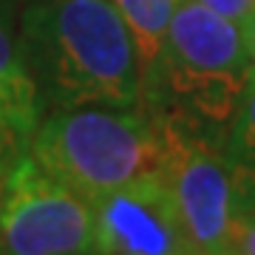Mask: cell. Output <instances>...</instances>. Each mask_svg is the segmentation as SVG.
Here are the masks:
<instances>
[{"label": "cell", "mask_w": 255, "mask_h": 255, "mask_svg": "<svg viewBox=\"0 0 255 255\" xmlns=\"http://www.w3.org/2000/svg\"><path fill=\"white\" fill-rule=\"evenodd\" d=\"M241 34H244V46H247V54H250L253 77H255V9L244 17V23H241Z\"/></svg>", "instance_id": "cell-13"}, {"label": "cell", "mask_w": 255, "mask_h": 255, "mask_svg": "<svg viewBox=\"0 0 255 255\" xmlns=\"http://www.w3.org/2000/svg\"><path fill=\"white\" fill-rule=\"evenodd\" d=\"M0 255H3V247H0Z\"/></svg>", "instance_id": "cell-15"}, {"label": "cell", "mask_w": 255, "mask_h": 255, "mask_svg": "<svg viewBox=\"0 0 255 255\" xmlns=\"http://www.w3.org/2000/svg\"><path fill=\"white\" fill-rule=\"evenodd\" d=\"M94 207V255H199L164 173H147Z\"/></svg>", "instance_id": "cell-6"}, {"label": "cell", "mask_w": 255, "mask_h": 255, "mask_svg": "<svg viewBox=\"0 0 255 255\" xmlns=\"http://www.w3.org/2000/svg\"><path fill=\"white\" fill-rule=\"evenodd\" d=\"M28 153V142L0 117V170H11Z\"/></svg>", "instance_id": "cell-10"}, {"label": "cell", "mask_w": 255, "mask_h": 255, "mask_svg": "<svg viewBox=\"0 0 255 255\" xmlns=\"http://www.w3.org/2000/svg\"><path fill=\"white\" fill-rule=\"evenodd\" d=\"M46 100L28 74L20 37L14 34L11 0H0V117L31 145L37 125L43 122Z\"/></svg>", "instance_id": "cell-7"}, {"label": "cell", "mask_w": 255, "mask_h": 255, "mask_svg": "<svg viewBox=\"0 0 255 255\" xmlns=\"http://www.w3.org/2000/svg\"><path fill=\"white\" fill-rule=\"evenodd\" d=\"M162 173L199 255H233V167L210 125L159 108Z\"/></svg>", "instance_id": "cell-4"}, {"label": "cell", "mask_w": 255, "mask_h": 255, "mask_svg": "<svg viewBox=\"0 0 255 255\" xmlns=\"http://www.w3.org/2000/svg\"><path fill=\"white\" fill-rule=\"evenodd\" d=\"M122 20L130 28L133 46H136L139 63V94L142 105H156V88H159V63H162L167 26L173 17L179 0H114Z\"/></svg>", "instance_id": "cell-8"}, {"label": "cell", "mask_w": 255, "mask_h": 255, "mask_svg": "<svg viewBox=\"0 0 255 255\" xmlns=\"http://www.w3.org/2000/svg\"><path fill=\"white\" fill-rule=\"evenodd\" d=\"M6 176H9V170H0V201H3V187H6Z\"/></svg>", "instance_id": "cell-14"}, {"label": "cell", "mask_w": 255, "mask_h": 255, "mask_svg": "<svg viewBox=\"0 0 255 255\" xmlns=\"http://www.w3.org/2000/svg\"><path fill=\"white\" fill-rule=\"evenodd\" d=\"M20 51L46 105L136 108L139 63L114 0H40L23 14Z\"/></svg>", "instance_id": "cell-1"}, {"label": "cell", "mask_w": 255, "mask_h": 255, "mask_svg": "<svg viewBox=\"0 0 255 255\" xmlns=\"http://www.w3.org/2000/svg\"><path fill=\"white\" fill-rule=\"evenodd\" d=\"M199 3L219 11L221 17L233 20V23H244V17L255 9V0H199Z\"/></svg>", "instance_id": "cell-12"}, {"label": "cell", "mask_w": 255, "mask_h": 255, "mask_svg": "<svg viewBox=\"0 0 255 255\" xmlns=\"http://www.w3.org/2000/svg\"><path fill=\"white\" fill-rule=\"evenodd\" d=\"M221 145H224V153L233 170L255 173V77H250L247 82V91L233 119L227 122Z\"/></svg>", "instance_id": "cell-9"}, {"label": "cell", "mask_w": 255, "mask_h": 255, "mask_svg": "<svg viewBox=\"0 0 255 255\" xmlns=\"http://www.w3.org/2000/svg\"><path fill=\"white\" fill-rule=\"evenodd\" d=\"M233 255H255V213L233 219Z\"/></svg>", "instance_id": "cell-11"}, {"label": "cell", "mask_w": 255, "mask_h": 255, "mask_svg": "<svg viewBox=\"0 0 255 255\" xmlns=\"http://www.w3.org/2000/svg\"><path fill=\"white\" fill-rule=\"evenodd\" d=\"M253 77L244 34L233 20L199 0L176 6L153 108H173L204 125H227Z\"/></svg>", "instance_id": "cell-3"}, {"label": "cell", "mask_w": 255, "mask_h": 255, "mask_svg": "<svg viewBox=\"0 0 255 255\" xmlns=\"http://www.w3.org/2000/svg\"><path fill=\"white\" fill-rule=\"evenodd\" d=\"M28 153L51 179L94 204L162 170V117L147 105L57 108L37 125Z\"/></svg>", "instance_id": "cell-2"}, {"label": "cell", "mask_w": 255, "mask_h": 255, "mask_svg": "<svg viewBox=\"0 0 255 255\" xmlns=\"http://www.w3.org/2000/svg\"><path fill=\"white\" fill-rule=\"evenodd\" d=\"M3 255H94V207L26 153L0 201Z\"/></svg>", "instance_id": "cell-5"}]
</instances>
